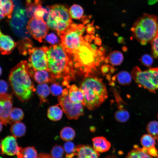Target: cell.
I'll return each mask as SVG.
<instances>
[{
    "label": "cell",
    "mask_w": 158,
    "mask_h": 158,
    "mask_svg": "<svg viewBox=\"0 0 158 158\" xmlns=\"http://www.w3.org/2000/svg\"><path fill=\"white\" fill-rule=\"evenodd\" d=\"M91 48L93 49L94 50H97V48L96 46L94 44H92L91 45Z\"/></svg>",
    "instance_id": "46"
},
{
    "label": "cell",
    "mask_w": 158,
    "mask_h": 158,
    "mask_svg": "<svg viewBox=\"0 0 158 158\" xmlns=\"http://www.w3.org/2000/svg\"><path fill=\"white\" fill-rule=\"evenodd\" d=\"M24 113L22 110L20 108H14L10 114L9 119L11 123L20 122L23 118Z\"/></svg>",
    "instance_id": "32"
},
{
    "label": "cell",
    "mask_w": 158,
    "mask_h": 158,
    "mask_svg": "<svg viewBox=\"0 0 158 158\" xmlns=\"http://www.w3.org/2000/svg\"></svg>",
    "instance_id": "51"
},
{
    "label": "cell",
    "mask_w": 158,
    "mask_h": 158,
    "mask_svg": "<svg viewBox=\"0 0 158 158\" xmlns=\"http://www.w3.org/2000/svg\"><path fill=\"white\" fill-rule=\"evenodd\" d=\"M27 63L23 61L19 63L12 69L9 76L14 94L23 102L29 100L36 90L27 70Z\"/></svg>",
    "instance_id": "1"
},
{
    "label": "cell",
    "mask_w": 158,
    "mask_h": 158,
    "mask_svg": "<svg viewBox=\"0 0 158 158\" xmlns=\"http://www.w3.org/2000/svg\"><path fill=\"white\" fill-rule=\"evenodd\" d=\"M157 118L158 119V114L157 115Z\"/></svg>",
    "instance_id": "50"
},
{
    "label": "cell",
    "mask_w": 158,
    "mask_h": 158,
    "mask_svg": "<svg viewBox=\"0 0 158 158\" xmlns=\"http://www.w3.org/2000/svg\"><path fill=\"white\" fill-rule=\"evenodd\" d=\"M28 73L37 83L40 84L55 82L56 79L47 70H35L30 68Z\"/></svg>",
    "instance_id": "14"
},
{
    "label": "cell",
    "mask_w": 158,
    "mask_h": 158,
    "mask_svg": "<svg viewBox=\"0 0 158 158\" xmlns=\"http://www.w3.org/2000/svg\"><path fill=\"white\" fill-rule=\"evenodd\" d=\"M46 41L52 44H56L59 42V39L56 35L53 33H51L45 37Z\"/></svg>",
    "instance_id": "40"
},
{
    "label": "cell",
    "mask_w": 158,
    "mask_h": 158,
    "mask_svg": "<svg viewBox=\"0 0 158 158\" xmlns=\"http://www.w3.org/2000/svg\"><path fill=\"white\" fill-rule=\"evenodd\" d=\"M49 7L47 24L49 28L56 32L60 36L70 28L72 24L69 8L67 5L63 4H55Z\"/></svg>",
    "instance_id": "5"
},
{
    "label": "cell",
    "mask_w": 158,
    "mask_h": 158,
    "mask_svg": "<svg viewBox=\"0 0 158 158\" xmlns=\"http://www.w3.org/2000/svg\"><path fill=\"white\" fill-rule=\"evenodd\" d=\"M64 152V149L61 146L56 145L51 149V156L53 158H62Z\"/></svg>",
    "instance_id": "36"
},
{
    "label": "cell",
    "mask_w": 158,
    "mask_h": 158,
    "mask_svg": "<svg viewBox=\"0 0 158 158\" xmlns=\"http://www.w3.org/2000/svg\"><path fill=\"white\" fill-rule=\"evenodd\" d=\"M114 116L117 121L122 123L127 121L130 117L129 113L122 105H118V109L115 112Z\"/></svg>",
    "instance_id": "26"
},
{
    "label": "cell",
    "mask_w": 158,
    "mask_h": 158,
    "mask_svg": "<svg viewBox=\"0 0 158 158\" xmlns=\"http://www.w3.org/2000/svg\"><path fill=\"white\" fill-rule=\"evenodd\" d=\"M62 110L58 106V105L52 106L48 109L47 116L51 121H58L60 120L62 116Z\"/></svg>",
    "instance_id": "23"
},
{
    "label": "cell",
    "mask_w": 158,
    "mask_h": 158,
    "mask_svg": "<svg viewBox=\"0 0 158 158\" xmlns=\"http://www.w3.org/2000/svg\"><path fill=\"white\" fill-rule=\"evenodd\" d=\"M77 158H99L100 154L89 145H80L75 147Z\"/></svg>",
    "instance_id": "16"
},
{
    "label": "cell",
    "mask_w": 158,
    "mask_h": 158,
    "mask_svg": "<svg viewBox=\"0 0 158 158\" xmlns=\"http://www.w3.org/2000/svg\"><path fill=\"white\" fill-rule=\"evenodd\" d=\"M74 130L70 127L63 128L60 132V137L63 140L67 141L73 140L75 136Z\"/></svg>",
    "instance_id": "30"
},
{
    "label": "cell",
    "mask_w": 158,
    "mask_h": 158,
    "mask_svg": "<svg viewBox=\"0 0 158 158\" xmlns=\"http://www.w3.org/2000/svg\"><path fill=\"white\" fill-rule=\"evenodd\" d=\"M14 7L12 0H0V19H2L6 16L10 19Z\"/></svg>",
    "instance_id": "19"
},
{
    "label": "cell",
    "mask_w": 158,
    "mask_h": 158,
    "mask_svg": "<svg viewBox=\"0 0 158 158\" xmlns=\"http://www.w3.org/2000/svg\"><path fill=\"white\" fill-rule=\"evenodd\" d=\"M45 48L48 70L54 78H59L69 73L71 62L67 52L61 45L56 44Z\"/></svg>",
    "instance_id": "4"
},
{
    "label": "cell",
    "mask_w": 158,
    "mask_h": 158,
    "mask_svg": "<svg viewBox=\"0 0 158 158\" xmlns=\"http://www.w3.org/2000/svg\"><path fill=\"white\" fill-rule=\"evenodd\" d=\"M158 2V0H148V4L150 5H154Z\"/></svg>",
    "instance_id": "43"
},
{
    "label": "cell",
    "mask_w": 158,
    "mask_h": 158,
    "mask_svg": "<svg viewBox=\"0 0 158 158\" xmlns=\"http://www.w3.org/2000/svg\"><path fill=\"white\" fill-rule=\"evenodd\" d=\"M102 70L103 72L106 73L108 71V68L106 66H103L102 68Z\"/></svg>",
    "instance_id": "44"
},
{
    "label": "cell",
    "mask_w": 158,
    "mask_h": 158,
    "mask_svg": "<svg viewBox=\"0 0 158 158\" xmlns=\"http://www.w3.org/2000/svg\"><path fill=\"white\" fill-rule=\"evenodd\" d=\"M1 153L2 154L10 156L17 155L22 148L19 147L16 138L13 136H8L1 141Z\"/></svg>",
    "instance_id": "13"
},
{
    "label": "cell",
    "mask_w": 158,
    "mask_h": 158,
    "mask_svg": "<svg viewBox=\"0 0 158 158\" xmlns=\"http://www.w3.org/2000/svg\"><path fill=\"white\" fill-rule=\"evenodd\" d=\"M63 149L66 158H72L75 155V147L72 142L66 141L64 144Z\"/></svg>",
    "instance_id": "33"
},
{
    "label": "cell",
    "mask_w": 158,
    "mask_h": 158,
    "mask_svg": "<svg viewBox=\"0 0 158 158\" xmlns=\"http://www.w3.org/2000/svg\"><path fill=\"white\" fill-rule=\"evenodd\" d=\"M131 75L139 87L154 93L158 89V67L142 71L135 66L132 71Z\"/></svg>",
    "instance_id": "6"
},
{
    "label": "cell",
    "mask_w": 158,
    "mask_h": 158,
    "mask_svg": "<svg viewBox=\"0 0 158 158\" xmlns=\"http://www.w3.org/2000/svg\"><path fill=\"white\" fill-rule=\"evenodd\" d=\"M116 77L119 84L123 85H128L130 83L132 76L128 72L122 71L117 74Z\"/></svg>",
    "instance_id": "31"
},
{
    "label": "cell",
    "mask_w": 158,
    "mask_h": 158,
    "mask_svg": "<svg viewBox=\"0 0 158 158\" xmlns=\"http://www.w3.org/2000/svg\"><path fill=\"white\" fill-rule=\"evenodd\" d=\"M25 18L24 10L20 9L16 12L10 24L17 36L22 40H30V35L26 28L27 24Z\"/></svg>",
    "instance_id": "10"
},
{
    "label": "cell",
    "mask_w": 158,
    "mask_h": 158,
    "mask_svg": "<svg viewBox=\"0 0 158 158\" xmlns=\"http://www.w3.org/2000/svg\"><path fill=\"white\" fill-rule=\"evenodd\" d=\"M37 158H53L50 154H46L41 153L39 154Z\"/></svg>",
    "instance_id": "42"
},
{
    "label": "cell",
    "mask_w": 158,
    "mask_h": 158,
    "mask_svg": "<svg viewBox=\"0 0 158 158\" xmlns=\"http://www.w3.org/2000/svg\"><path fill=\"white\" fill-rule=\"evenodd\" d=\"M155 139L152 135L148 134L143 135L140 139V143L143 147L148 149L155 146Z\"/></svg>",
    "instance_id": "28"
},
{
    "label": "cell",
    "mask_w": 158,
    "mask_h": 158,
    "mask_svg": "<svg viewBox=\"0 0 158 158\" xmlns=\"http://www.w3.org/2000/svg\"><path fill=\"white\" fill-rule=\"evenodd\" d=\"M146 130L148 134L152 136L155 139L158 137V122L156 121H150L147 124Z\"/></svg>",
    "instance_id": "34"
},
{
    "label": "cell",
    "mask_w": 158,
    "mask_h": 158,
    "mask_svg": "<svg viewBox=\"0 0 158 158\" xmlns=\"http://www.w3.org/2000/svg\"><path fill=\"white\" fill-rule=\"evenodd\" d=\"M133 37L142 45L151 42L158 36V17L147 13L138 18L130 29Z\"/></svg>",
    "instance_id": "3"
},
{
    "label": "cell",
    "mask_w": 158,
    "mask_h": 158,
    "mask_svg": "<svg viewBox=\"0 0 158 158\" xmlns=\"http://www.w3.org/2000/svg\"><path fill=\"white\" fill-rule=\"evenodd\" d=\"M0 94L6 93L8 89V85L6 82L3 80H1Z\"/></svg>",
    "instance_id": "41"
},
{
    "label": "cell",
    "mask_w": 158,
    "mask_h": 158,
    "mask_svg": "<svg viewBox=\"0 0 158 158\" xmlns=\"http://www.w3.org/2000/svg\"><path fill=\"white\" fill-rule=\"evenodd\" d=\"M29 63L35 70H48L47 59L45 47L31 48L28 50Z\"/></svg>",
    "instance_id": "9"
},
{
    "label": "cell",
    "mask_w": 158,
    "mask_h": 158,
    "mask_svg": "<svg viewBox=\"0 0 158 158\" xmlns=\"http://www.w3.org/2000/svg\"><path fill=\"white\" fill-rule=\"evenodd\" d=\"M22 158H37V150L34 147H28L23 149Z\"/></svg>",
    "instance_id": "35"
},
{
    "label": "cell",
    "mask_w": 158,
    "mask_h": 158,
    "mask_svg": "<svg viewBox=\"0 0 158 158\" xmlns=\"http://www.w3.org/2000/svg\"><path fill=\"white\" fill-rule=\"evenodd\" d=\"M105 158H117L114 155H110L108 156Z\"/></svg>",
    "instance_id": "47"
},
{
    "label": "cell",
    "mask_w": 158,
    "mask_h": 158,
    "mask_svg": "<svg viewBox=\"0 0 158 158\" xmlns=\"http://www.w3.org/2000/svg\"><path fill=\"white\" fill-rule=\"evenodd\" d=\"M140 61L143 65L149 67L152 65L153 60L152 57L150 55L145 54L141 56Z\"/></svg>",
    "instance_id": "38"
},
{
    "label": "cell",
    "mask_w": 158,
    "mask_h": 158,
    "mask_svg": "<svg viewBox=\"0 0 158 158\" xmlns=\"http://www.w3.org/2000/svg\"><path fill=\"white\" fill-rule=\"evenodd\" d=\"M93 147L98 152H103L108 150L111 147V143L105 137L98 136L92 139Z\"/></svg>",
    "instance_id": "18"
},
{
    "label": "cell",
    "mask_w": 158,
    "mask_h": 158,
    "mask_svg": "<svg viewBox=\"0 0 158 158\" xmlns=\"http://www.w3.org/2000/svg\"><path fill=\"white\" fill-rule=\"evenodd\" d=\"M86 44L85 43L81 46L76 53H78V58L82 63L85 66H91L94 61L95 54L89 45Z\"/></svg>",
    "instance_id": "15"
},
{
    "label": "cell",
    "mask_w": 158,
    "mask_h": 158,
    "mask_svg": "<svg viewBox=\"0 0 158 158\" xmlns=\"http://www.w3.org/2000/svg\"><path fill=\"white\" fill-rule=\"evenodd\" d=\"M134 148L128 152L126 158H154L138 145H134Z\"/></svg>",
    "instance_id": "24"
},
{
    "label": "cell",
    "mask_w": 158,
    "mask_h": 158,
    "mask_svg": "<svg viewBox=\"0 0 158 158\" xmlns=\"http://www.w3.org/2000/svg\"><path fill=\"white\" fill-rule=\"evenodd\" d=\"M71 27L59 36L61 38V44L67 53H75L79 50L85 43L81 35L83 28L72 24Z\"/></svg>",
    "instance_id": "7"
},
{
    "label": "cell",
    "mask_w": 158,
    "mask_h": 158,
    "mask_svg": "<svg viewBox=\"0 0 158 158\" xmlns=\"http://www.w3.org/2000/svg\"><path fill=\"white\" fill-rule=\"evenodd\" d=\"M0 48L2 54H9L16 45V43L9 36L0 33Z\"/></svg>",
    "instance_id": "17"
},
{
    "label": "cell",
    "mask_w": 158,
    "mask_h": 158,
    "mask_svg": "<svg viewBox=\"0 0 158 158\" xmlns=\"http://www.w3.org/2000/svg\"><path fill=\"white\" fill-rule=\"evenodd\" d=\"M95 41L96 42L97 44L99 45H100L101 43V41L98 38H95Z\"/></svg>",
    "instance_id": "45"
},
{
    "label": "cell",
    "mask_w": 158,
    "mask_h": 158,
    "mask_svg": "<svg viewBox=\"0 0 158 158\" xmlns=\"http://www.w3.org/2000/svg\"><path fill=\"white\" fill-rule=\"evenodd\" d=\"M50 89L51 93L54 96L60 95L62 94L63 90L61 85L55 82L51 84Z\"/></svg>",
    "instance_id": "37"
},
{
    "label": "cell",
    "mask_w": 158,
    "mask_h": 158,
    "mask_svg": "<svg viewBox=\"0 0 158 158\" xmlns=\"http://www.w3.org/2000/svg\"><path fill=\"white\" fill-rule=\"evenodd\" d=\"M42 4V0H26L25 10L27 16L30 18H34L35 10Z\"/></svg>",
    "instance_id": "22"
},
{
    "label": "cell",
    "mask_w": 158,
    "mask_h": 158,
    "mask_svg": "<svg viewBox=\"0 0 158 158\" xmlns=\"http://www.w3.org/2000/svg\"><path fill=\"white\" fill-rule=\"evenodd\" d=\"M37 94L40 99V104L41 105L47 102L46 98L49 95L50 88L46 83L40 84L37 87Z\"/></svg>",
    "instance_id": "21"
},
{
    "label": "cell",
    "mask_w": 158,
    "mask_h": 158,
    "mask_svg": "<svg viewBox=\"0 0 158 158\" xmlns=\"http://www.w3.org/2000/svg\"><path fill=\"white\" fill-rule=\"evenodd\" d=\"M26 130L25 125L23 123L20 122L14 123L10 128L11 134L16 138L20 137L24 135Z\"/></svg>",
    "instance_id": "25"
},
{
    "label": "cell",
    "mask_w": 158,
    "mask_h": 158,
    "mask_svg": "<svg viewBox=\"0 0 158 158\" xmlns=\"http://www.w3.org/2000/svg\"><path fill=\"white\" fill-rule=\"evenodd\" d=\"M0 125H1V126H0V131H1V130H2V123L1 122V123H0Z\"/></svg>",
    "instance_id": "48"
},
{
    "label": "cell",
    "mask_w": 158,
    "mask_h": 158,
    "mask_svg": "<svg viewBox=\"0 0 158 158\" xmlns=\"http://www.w3.org/2000/svg\"><path fill=\"white\" fill-rule=\"evenodd\" d=\"M80 88L84 96L82 104L90 110L99 106L108 97L105 85L101 80L96 78H85Z\"/></svg>",
    "instance_id": "2"
},
{
    "label": "cell",
    "mask_w": 158,
    "mask_h": 158,
    "mask_svg": "<svg viewBox=\"0 0 158 158\" xmlns=\"http://www.w3.org/2000/svg\"><path fill=\"white\" fill-rule=\"evenodd\" d=\"M68 96L69 99L73 103H83L84 101L83 93L80 88L72 85L69 87Z\"/></svg>",
    "instance_id": "20"
},
{
    "label": "cell",
    "mask_w": 158,
    "mask_h": 158,
    "mask_svg": "<svg viewBox=\"0 0 158 158\" xmlns=\"http://www.w3.org/2000/svg\"><path fill=\"white\" fill-rule=\"evenodd\" d=\"M151 51L153 57L158 59V36L151 42Z\"/></svg>",
    "instance_id": "39"
},
{
    "label": "cell",
    "mask_w": 158,
    "mask_h": 158,
    "mask_svg": "<svg viewBox=\"0 0 158 158\" xmlns=\"http://www.w3.org/2000/svg\"><path fill=\"white\" fill-rule=\"evenodd\" d=\"M123 56L120 51H115L110 54L108 59L110 63L113 66H118L122 62Z\"/></svg>",
    "instance_id": "29"
},
{
    "label": "cell",
    "mask_w": 158,
    "mask_h": 158,
    "mask_svg": "<svg viewBox=\"0 0 158 158\" xmlns=\"http://www.w3.org/2000/svg\"><path fill=\"white\" fill-rule=\"evenodd\" d=\"M13 97L11 95L5 93L0 94V122L6 126L11 124L9 115L12 110Z\"/></svg>",
    "instance_id": "12"
},
{
    "label": "cell",
    "mask_w": 158,
    "mask_h": 158,
    "mask_svg": "<svg viewBox=\"0 0 158 158\" xmlns=\"http://www.w3.org/2000/svg\"><path fill=\"white\" fill-rule=\"evenodd\" d=\"M157 142H158V137L157 138Z\"/></svg>",
    "instance_id": "49"
},
{
    "label": "cell",
    "mask_w": 158,
    "mask_h": 158,
    "mask_svg": "<svg viewBox=\"0 0 158 158\" xmlns=\"http://www.w3.org/2000/svg\"><path fill=\"white\" fill-rule=\"evenodd\" d=\"M26 28L30 34L40 42L45 37L49 29L44 20H38L35 18L28 20Z\"/></svg>",
    "instance_id": "11"
},
{
    "label": "cell",
    "mask_w": 158,
    "mask_h": 158,
    "mask_svg": "<svg viewBox=\"0 0 158 158\" xmlns=\"http://www.w3.org/2000/svg\"><path fill=\"white\" fill-rule=\"evenodd\" d=\"M69 12L71 18L78 20L80 19L83 16L84 10L80 5L74 4L69 9Z\"/></svg>",
    "instance_id": "27"
},
{
    "label": "cell",
    "mask_w": 158,
    "mask_h": 158,
    "mask_svg": "<svg viewBox=\"0 0 158 158\" xmlns=\"http://www.w3.org/2000/svg\"><path fill=\"white\" fill-rule=\"evenodd\" d=\"M58 98L59 105L68 119L76 120L84 114L83 104L72 103L69 99L68 92L66 89L63 90L62 94Z\"/></svg>",
    "instance_id": "8"
}]
</instances>
